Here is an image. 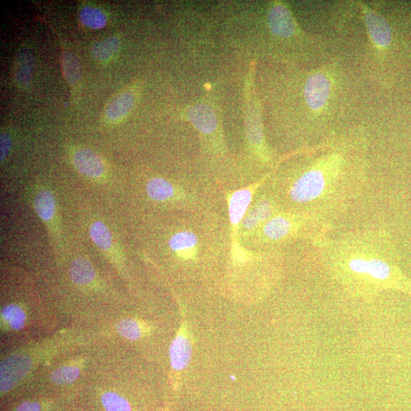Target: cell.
<instances>
[{
	"label": "cell",
	"instance_id": "obj_1",
	"mask_svg": "<svg viewBox=\"0 0 411 411\" xmlns=\"http://www.w3.org/2000/svg\"><path fill=\"white\" fill-rule=\"evenodd\" d=\"M341 164L340 157L327 156L304 171L290 186L291 200L311 207L316 218L345 203L357 187L347 182Z\"/></svg>",
	"mask_w": 411,
	"mask_h": 411
},
{
	"label": "cell",
	"instance_id": "obj_2",
	"mask_svg": "<svg viewBox=\"0 0 411 411\" xmlns=\"http://www.w3.org/2000/svg\"><path fill=\"white\" fill-rule=\"evenodd\" d=\"M372 238L359 237L341 242V250L343 264L347 270L354 275L383 283L394 276L392 266L378 254V243Z\"/></svg>",
	"mask_w": 411,
	"mask_h": 411
},
{
	"label": "cell",
	"instance_id": "obj_3",
	"mask_svg": "<svg viewBox=\"0 0 411 411\" xmlns=\"http://www.w3.org/2000/svg\"><path fill=\"white\" fill-rule=\"evenodd\" d=\"M136 102V95L129 89L120 92L108 102L104 111V121L108 124H115L128 115Z\"/></svg>",
	"mask_w": 411,
	"mask_h": 411
},
{
	"label": "cell",
	"instance_id": "obj_4",
	"mask_svg": "<svg viewBox=\"0 0 411 411\" xmlns=\"http://www.w3.org/2000/svg\"><path fill=\"white\" fill-rule=\"evenodd\" d=\"M75 167L89 178L99 179L106 173V166L101 157L86 148L77 149L73 155Z\"/></svg>",
	"mask_w": 411,
	"mask_h": 411
},
{
	"label": "cell",
	"instance_id": "obj_5",
	"mask_svg": "<svg viewBox=\"0 0 411 411\" xmlns=\"http://www.w3.org/2000/svg\"><path fill=\"white\" fill-rule=\"evenodd\" d=\"M331 84L323 74L313 75L305 87L306 102L313 110L318 111L323 108L327 103L330 95Z\"/></svg>",
	"mask_w": 411,
	"mask_h": 411
},
{
	"label": "cell",
	"instance_id": "obj_6",
	"mask_svg": "<svg viewBox=\"0 0 411 411\" xmlns=\"http://www.w3.org/2000/svg\"><path fill=\"white\" fill-rule=\"evenodd\" d=\"M365 19L373 42L379 48L390 46L392 41V32L385 19L372 11L366 12Z\"/></svg>",
	"mask_w": 411,
	"mask_h": 411
},
{
	"label": "cell",
	"instance_id": "obj_7",
	"mask_svg": "<svg viewBox=\"0 0 411 411\" xmlns=\"http://www.w3.org/2000/svg\"><path fill=\"white\" fill-rule=\"evenodd\" d=\"M255 187L236 191L230 196L229 213L231 224L236 227L243 220L251 204Z\"/></svg>",
	"mask_w": 411,
	"mask_h": 411
},
{
	"label": "cell",
	"instance_id": "obj_8",
	"mask_svg": "<svg viewBox=\"0 0 411 411\" xmlns=\"http://www.w3.org/2000/svg\"><path fill=\"white\" fill-rule=\"evenodd\" d=\"M192 356L191 342L182 330L178 334L169 350L171 367L182 370L189 365Z\"/></svg>",
	"mask_w": 411,
	"mask_h": 411
},
{
	"label": "cell",
	"instance_id": "obj_9",
	"mask_svg": "<svg viewBox=\"0 0 411 411\" xmlns=\"http://www.w3.org/2000/svg\"><path fill=\"white\" fill-rule=\"evenodd\" d=\"M198 239L191 231H182L171 236L169 248L182 259H192L196 255Z\"/></svg>",
	"mask_w": 411,
	"mask_h": 411
},
{
	"label": "cell",
	"instance_id": "obj_10",
	"mask_svg": "<svg viewBox=\"0 0 411 411\" xmlns=\"http://www.w3.org/2000/svg\"><path fill=\"white\" fill-rule=\"evenodd\" d=\"M269 25L272 32L280 37H289L295 32V23L292 16L283 6H276L269 14Z\"/></svg>",
	"mask_w": 411,
	"mask_h": 411
},
{
	"label": "cell",
	"instance_id": "obj_11",
	"mask_svg": "<svg viewBox=\"0 0 411 411\" xmlns=\"http://www.w3.org/2000/svg\"><path fill=\"white\" fill-rule=\"evenodd\" d=\"M295 229L296 223L292 218L279 215L274 216L265 222L263 233L270 240L278 241L292 234Z\"/></svg>",
	"mask_w": 411,
	"mask_h": 411
},
{
	"label": "cell",
	"instance_id": "obj_12",
	"mask_svg": "<svg viewBox=\"0 0 411 411\" xmlns=\"http://www.w3.org/2000/svg\"><path fill=\"white\" fill-rule=\"evenodd\" d=\"M34 58L30 52L22 50L15 59L14 78L21 88H27L31 84L34 73Z\"/></svg>",
	"mask_w": 411,
	"mask_h": 411
},
{
	"label": "cell",
	"instance_id": "obj_13",
	"mask_svg": "<svg viewBox=\"0 0 411 411\" xmlns=\"http://www.w3.org/2000/svg\"><path fill=\"white\" fill-rule=\"evenodd\" d=\"M189 117L195 128L202 133H211L218 125L213 111L205 104H199L191 108Z\"/></svg>",
	"mask_w": 411,
	"mask_h": 411
},
{
	"label": "cell",
	"instance_id": "obj_14",
	"mask_svg": "<svg viewBox=\"0 0 411 411\" xmlns=\"http://www.w3.org/2000/svg\"><path fill=\"white\" fill-rule=\"evenodd\" d=\"M34 204L35 211L44 222H51L55 218L56 200L53 193L44 189L37 193Z\"/></svg>",
	"mask_w": 411,
	"mask_h": 411
},
{
	"label": "cell",
	"instance_id": "obj_15",
	"mask_svg": "<svg viewBox=\"0 0 411 411\" xmlns=\"http://www.w3.org/2000/svg\"><path fill=\"white\" fill-rule=\"evenodd\" d=\"M274 207L271 202L263 200L258 203L245 216L242 220L243 227L246 230L256 229L259 224L266 222L271 218Z\"/></svg>",
	"mask_w": 411,
	"mask_h": 411
},
{
	"label": "cell",
	"instance_id": "obj_16",
	"mask_svg": "<svg viewBox=\"0 0 411 411\" xmlns=\"http://www.w3.org/2000/svg\"><path fill=\"white\" fill-rule=\"evenodd\" d=\"M146 192L151 199L164 202L173 199L176 193L175 186L163 178H153L146 185Z\"/></svg>",
	"mask_w": 411,
	"mask_h": 411
},
{
	"label": "cell",
	"instance_id": "obj_17",
	"mask_svg": "<svg viewBox=\"0 0 411 411\" xmlns=\"http://www.w3.org/2000/svg\"><path fill=\"white\" fill-rule=\"evenodd\" d=\"M72 280L79 286H87L95 276L94 268L88 260L79 258L75 260L70 267Z\"/></svg>",
	"mask_w": 411,
	"mask_h": 411
},
{
	"label": "cell",
	"instance_id": "obj_18",
	"mask_svg": "<svg viewBox=\"0 0 411 411\" xmlns=\"http://www.w3.org/2000/svg\"><path fill=\"white\" fill-rule=\"evenodd\" d=\"M120 48V40L116 36H111L94 44L92 55L97 61L107 62L113 57Z\"/></svg>",
	"mask_w": 411,
	"mask_h": 411
},
{
	"label": "cell",
	"instance_id": "obj_19",
	"mask_svg": "<svg viewBox=\"0 0 411 411\" xmlns=\"http://www.w3.org/2000/svg\"><path fill=\"white\" fill-rule=\"evenodd\" d=\"M61 64L66 80L72 86H76L81 77V68L77 59L70 52L65 50L62 53Z\"/></svg>",
	"mask_w": 411,
	"mask_h": 411
},
{
	"label": "cell",
	"instance_id": "obj_20",
	"mask_svg": "<svg viewBox=\"0 0 411 411\" xmlns=\"http://www.w3.org/2000/svg\"><path fill=\"white\" fill-rule=\"evenodd\" d=\"M89 234L95 244L104 251H109L113 246V239L108 227L102 222L92 224Z\"/></svg>",
	"mask_w": 411,
	"mask_h": 411
},
{
	"label": "cell",
	"instance_id": "obj_21",
	"mask_svg": "<svg viewBox=\"0 0 411 411\" xmlns=\"http://www.w3.org/2000/svg\"><path fill=\"white\" fill-rule=\"evenodd\" d=\"M79 19L82 24L92 28H102L106 25L107 18L103 11L95 7L86 6L81 10Z\"/></svg>",
	"mask_w": 411,
	"mask_h": 411
},
{
	"label": "cell",
	"instance_id": "obj_22",
	"mask_svg": "<svg viewBox=\"0 0 411 411\" xmlns=\"http://www.w3.org/2000/svg\"><path fill=\"white\" fill-rule=\"evenodd\" d=\"M2 319L4 324L12 329H19L25 325L26 313L19 306L10 305L6 306L2 311Z\"/></svg>",
	"mask_w": 411,
	"mask_h": 411
},
{
	"label": "cell",
	"instance_id": "obj_23",
	"mask_svg": "<svg viewBox=\"0 0 411 411\" xmlns=\"http://www.w3.org/2000/svg\"><path fill=\"white\" fill-rule=\"evenodd\" d=\"M117 332L123 338L130 341H137L143 335V329L137 321L124 319L120 321Z\"/></svg>",
	"mask_w": 411,
	"mask_h": 411
},
{
	"label": "cell",
	"instance_id": "obj_24",
	"mask_svg": "<svg viewBox=\"0 0 411 411\" xmlns=\"http://www.w3.org/2000/svg\"><path fill=\"white\" fill-rule=\"evenodd\" d=\"M102 402L107 411H131L128 401L115 392L104 394Z\"/></svg>",
	"mask_w": 411,
	"mask_h": 411
},
{
	"label": "cell",
	"instance_id": "obj_25",
	"mask_svg": "<svg viewBox=\"0 0 411 411\" xmlns=\"http://www.w3.org/2000/svg\"><path fill=\"white\" fill-rule=\"evenodd\" d=\"M79 372L77 365H64L55 371L51 379L57 384H69L77 379Z\"/></svg>",
	"mask_w": 411,
	"mask_h": 411
},
{
	"label": "cell",
	"instance_id": "obj_26",
	"mask_svg": "<svg viewBox=\"0 0 411 411\" xmlns=\"http://www.w3.org/2000/svg\"><path fill=\"white\" fill-rule=\"evenodd\" d=\"M12 146V139L9 134L1 133L0 137V161L3 162L8 157Z\"/></svg>",
	"mask_w": 411,
	"mask_h": 411
},
{
	"label": "cell",
	"instance_id": "obj_27",
	"mask_svg": "<svg viewBox=\"0 0 411 411\" xmlns=\"http://www.w3.org/2000/svg\"><path fill=\"white\" fill-rule=\"evenodd\" d=\"M41 405L35 401H26L21 403L16 411H41Z\"/></svg>",
	"mask_w": 411,
	"mask_h": 411
}]
</instances>
